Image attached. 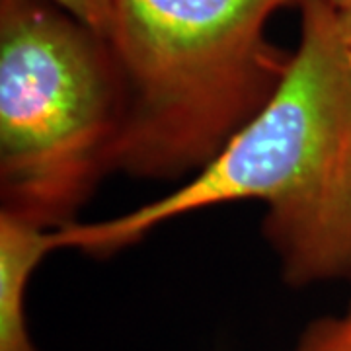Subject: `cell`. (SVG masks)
<instances>
[{
	"mask_svg": "<svg viewBox=\"0 0 351 351\" xmlns=\"http://www.w3.org/2000/svg\"><path fill=\"white\" fill-rule=\"evenodd\" d=\"M299 10V45L279 86L225 149L160 199L57 228L59 250L104 256L191 211L262 201L285 283H351V53L330 4L301 0Z\"/></svg>",
	"mask_w": 351,
	"mask_h": 351,
	"instance_id": "6da1fadb",
	"label": "cell"
},
{
	"mask_svg": "<svg viewBox=\"0 0 351 351\" xmlns=\"http://www.w3.org/2000/svg\"><path fill=\"white\" fill-rule=\"evenodd\" d=\"M301 0H113L125 84L113 172L197 174L269 101L287 69L267 24Z\"/></svg>",
	"mask_w": 351,
	"mask_h": 351,
	"instance_id": "7a4b0ae2",
	"label": "cell"
},
{
	"mask_svg": "<svg viewBox=\"0 0 351 351\" xmlns=\"http://www.w3.org/2000/svg\"><path fill=\"white\" fill-rule=\"evenodd\" d=\"M125 84L112 43L49 0H0L2 211L75 223L113 172Z\"/></svg>",
	"mask_w": 351,
	"mask_h": 351,
	"instance_id": "3957f363",
	"label": "cell"
},
{
	"mask_svg": "<svg viewBox=\"0 0 351 351\" xmlns=\"http://www.w3.org/2000/svg\"><path fill=\"white\" fill-rule=\"evenodd\" d=\"M59 250L57 228L0 211V351H38L25 320V295L34 269Z\"/></svg>",
	"mask_w": 351,
	"mask_h": 351,
	"instance_id": "277c9868",
	"label": "cell"
},
{
	"mask_svg": "<svg viewBox=\"0 0 351 351\" xmlns=\"http://www.w3.org/2000/svg\"><path fill=\"white\" fill-rule=\"evenodd\" d=\"M291 351H351V306L311 322Z\"/></svg>",
	"mask_w": 351,
	"mask_h": 351,
	"instance_id": "5b68a950",
	"label": "cell"
},
{
	"mask_svg": "<svg viewBox=\"0 0 351 351\" xmlns=\"http://www.w3.org/2000/svg\"><path fill=\"white\" fill-rule=\"evenodd\" d=\"M104 39L113 34V0H49Z\"/></svg>",
	"mask_w": 351,
	"mask_h": 351,
	"instance_id": "8992f818",
	"label": "cell"
},
{
	"mask_svg": "<svg viewBox=\"0 0 351 351\" xmlns=\"http://www.w3.org/2000/svg\"><path fill=\"white\" fill-rule=\"evenodd\" d=\"M339 24H341V34H343V39H346L351 53V12L339 14Z\"/></svg>",
	"mask_w": 351,
	"mask_h": 351,
	"instance_id": "52a82bcc",
	"label": "cell"
},
{
	"mask_svg": "<svg viewBox=\"0 0 351 351\" xmlns=\"http://www.w3.org/2000/svg\"><path fill=\"white\" fill-rule=\"evenodd\" d=\"M326 4H330L338 14L351 12V0H324Z\"/></svg>",
	"mask_w": 351,
	"mask_h": 351,
	"instance_id": "ba28073f",
	"label": "cell"
}]
</instances>
